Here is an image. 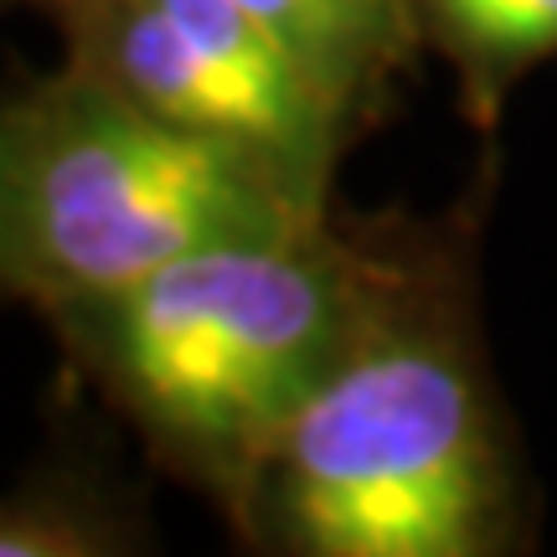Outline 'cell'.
Wrapping results in <instances>:
<instances>
[{
    "instance_id": "1",
    "label": "cell",
    "mask_w": 557,
    "mask_h": 557,
    "mask_svg": "<svg viewBox=\"0 0 557 557\" xmlns=\"http://www.w3.org/2000/svg\"><path fill=\"white\" fill-rule=\"evenodd\" d=\"M253 500L310 557H485L521 537L517 449L455 238H403L357 346L269 449Z\"/></svg>"
},
{
    "instance_id": "2",
    "label": "cell",
    "mask_w": 557,
    "mask_h": 557,
    "mask_svg": "<svg viewBox=\"0 0 557 557\" xmlns=\"http://www.w3.org/2000/svg\"><path fill=\"white\" fill-rule=\"evenodd\" d=\"M398 263L403 243H351L310 218L197 248L120 295L73 305V320L171 455L253 496L269 449L357 346Z\"/></svg>"
},
{
    "instance_id": "3",
    "label": "cell",
    "mask_w": 557,
    "mask_h": 557,
    "mask_svg": "<svg viewBox=\"0 0 557 557\" xmlns=\"http://www.w3.org/2000/svg\"><path fill=\"white\" fill-rule=\"evenodd\" d=\"M11 278L94 305L165 263L325 218L269 160L135 103L78 67L5 114Z\"/></svg>"
},
{
    "instance_id": "4",
    "label": "cell",
    "mask_w": 557,
    "mask_h": 557,
    "mask_svg": "<svg viewBox=\"0 0 557 557\" xmlns=\"http://www.w3.org/2000/svg\"><path fill=\"white\" fill-rule=\"evenodd\" d=\"M94 78L165 120L269 160L325 201L351 124L243 0H73Z\"/></svg>"
},
{
    "instance_id": "5",
    "label": "cell",
    "mask_w": 557,
    "mask_h": 557,
    "mask_svg": "<svg viewBox=\"0 0 557 557\" xmlns=\"http://www.w3.org/2000/svg\"><path fill=\"white\" fill-rule=\"evenodd\" d=\"M274 32V41L305 67L341 120L367 124L413 67L418 32L413 0H243Z\"/></svg>"
},
{
    "instance_id": "6",
    "label": "cell",
    "mask_w": 557,
    "mask_h": 557,
    "mask_svg": "<svg viewBox=\"0 0 557 557\" xmlns=\"http://www.w3.org/2000/svg\"><path fill=\"white\" fill-rule=\"evenodd\" d=\"M418 32L455 62L480 124L500 114L521 73L557 58V0H413Z\"/></svg>"
},
{
    "instance_id": "7",
    "label": "cell",
    "mask_w": 557,
    "mask_h": 557,
    "mask_svg": "<svg viewBox=\"0 0 557 557\" xmlns=\"http://www.w3.org/2000/svg\"><path fill=\"white\" fill-rule=\"evenodd\" d=\"M120 542L58 496H0V557H99Z\"/></svg>"
},
{
    "instance_id": "8",
    "label": "cell",
    "mask_w": 557,
    "mask_h": 557,
    "mask_svg": "<svg viewBox=\"0 0 557 557\" xmlns=\"http://www.w3.org/2000/svg\"><path fill=\"white\" fill-rule=\"evenodd\" d=\"M0 278H11V145L0 114Z\"/></svg>"
}]
</instances>
